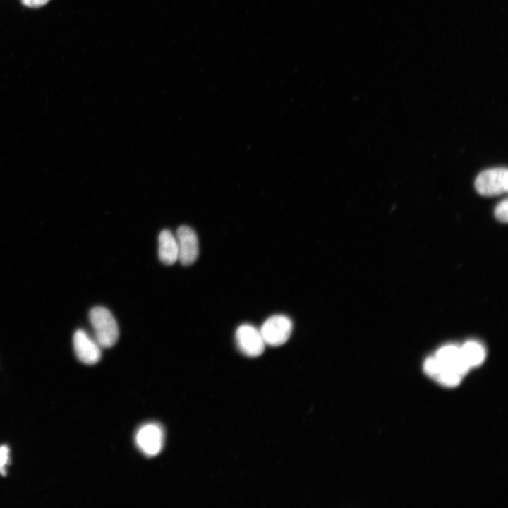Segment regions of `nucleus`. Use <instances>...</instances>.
I'll list each match as a JSON object with an SVG mask.
<instances>
[{
	"instance_id": "nucleus-1",
	"label": "nucleus",
	"mask_w": 508,
	"mask_h": 508,
	"mask_svg": "<svg viewBox=\"0 0 508 508\" xmlns=\"http://www.w3.org/2000/svg\"><path fill=\"white\" fill-rule=\"evenodd\" d=\"M89 318L98 344L103 348L113 346L118 341L119 332L111 313L104 307L96 306L90 311Z\"/></svg>"
},
{
	"instance_id": "nucleus-2",
	"label": "nucleus",
	"mask_w": 508,
	"mask_h": 508,
	"mask_svg": "<svg viewBox=\"0 0 508 508\" xmlns=\"http://www.w3.org/2000/svg\"><path fill=\"white\" fill-rule=\"evenodd\" d=\"M135 442L139 450L147 457H154L162 451L164 442L163 428L156 423L141 425L135 433Z\"/></svg>"
},
{
	"instance_id": "nucleus-3",
	"label": "nucleus",
	"mask_w": 508,
	"mask_h": 508,
	"mask_svg": "<svg viewBox=\"0 0 508 508\" xmlns=\"http://www.w3.org/2000/svg\"><path fill=\"white\" fill-rule=\"evenodd\" d=\"M477 192L484 196H495L506 193L508 189V171L499 167L485 170L475 180Z\"/></svg>"
},
{
	"instance_id": "nucleus-4",
	"label": "nucleus",
	"mask_w": 508,
	"mask_h": 508,
	"mask_svg": "<svg viewBox=\"0 0 508 508\" xmlns=\"http://www.w3.org/2000/svg\"><path fill=\"white\" fill-rule=\"evenodd\" d=\"M292 328V322L288 317L276 315L267 319L259 329L265 344L277 346L287 341Z\"/></svg>"
},
{
	"instance_id": "nucleus-5",
	"label": "nucleus",
	"mask_w": 508,
	"mask_h": 508,
	"mask_svg": "<svg viewBox=\"0 0 508 508\" xmlns=\"http://www.w3.org/2000/svg\"><path fill=\"white\" fill-rule=\"evenodd\" d=\"M235 339L238 349L248 357L260 356L265 346L260 329L249 324L240 325L236 331Z\"/></svg>"
},
{
	"instance_id": "nucleus-6",
	"label": "nucleus",
	"mask_w": 508,
	"mask_h": 508,
	"mask_svg": "<svg viewBox=\"0 0 508 508\" xmlns=\"http://www.w3.org/2000/svg\"><path fill=\"white\" fill-rule=\"evenodd\" d=\"M176 241L179 248L178 260L183 265L193 264L198 256V240L194 230L188 226L177 229Z\"/></svg>"
},
{
	"instance_id": "nucleus-7",
	"label": "nucleus",
	"mask_w": 508,
	"mask_h": 508,
	"mask_svg": "<svg viewBox=\"0 0 508 508\" xmlns=\"http://www.w3.org/2000/svg\"><path fill=\"white\" fill-rule=\"evenodd\" d=\"M73 347L78 358L85 364H95L101 358V346L83 329L75 332Z\"/></svg>"
},
{
	"instance_id": "nucleus-8",
	"label": "nucleus",
	"mask_w": 508,
	"mask_h": 508,
	"mask_svg": "<svg viewBox=\"0 0 508 508\" xmlns=\"http://www.w3.org/2000/svg\"><path fill=\"white\" fill-rule=\"evenodd\" d=\"M435 358L440 362L442 368L452 369L462 377L469 370L468 365L462 359L460 348L448 345L440 349Z\"/></svg>"
},
{
	"instance_id": "nucleus-9",
	"label": "nucleus",
	"mask_w": 508,
	"mask_h": 508,
	"mask_svg": "<svg viewBox=\"0 0 508 508\" xmlns=\"http://www.w3.org/2000/svg\"><path fill=\"white\" fill-rule=\"evenodd\" d=\"M158 253L159 260L167 265H173L179 258V248L176 237L172 233L164 229L159 236Z\"/></svg>"
},
{
	"instance_id": "nucleus-10",
	"label": "nucleus",
	"mask_w": 508,
	"mask_h": 508,
	"mask_svg": "<svg viewBox=\"0 0 508 508\" xmlns=\"http://www.w3.org/2000/svg\"><path fill=\"white\" fill-rule=\"evenodd\" d=\"M461 355L464 361L469 368L480 365L485 357L483 346L475 341H469L460 348Z\"/></svg>"
},
{
	"instance_id": "nucleus-11",
	"label": "nucleus",
	"mask_w": 508,
	"mask_h": 508,
	"mask_svg": "<svg viewBox=\"0 0 508 508\" xmlns=\"http://www.w3.org/2000/svg\"><path fill=\"white\" fill-rule=\"evenodd\" d=\"M435 378L445 386L455 387L461 382L462 376L454 370L442 368Z\"/></svg>"
},
{
	"instance_id": "nucleus-12",
	"label": "nucleus",
	"mask_w": 508,
	"mask_h": 508,
	"mask_svg": "<svg viewBox=\"0 0 508 508\" xmlns=\"http://www.w3.org/2000/svg\"><path fill=\"white\" fill-rule=\"evenodd\" d=\"M423 369L426 374L433 377H436L442 369L438 360L434 357H430L425 361Z\"/></svg>"
},
{
	"instance_id": "nucleus-13",
	"label": "nucleus",
	"mask_w": 508,
	"mask_h": 508,
	"mask_svg": "<svg viewBox=\"0 0 508 508\" xmlns=\"http://www.w3.org/2000/svg\"><path fill=\"white\" fill-rule=\"evenodd\" d=\"M507 210H508V201L507 199L500 202L495 209V217L502 222H507Z\"/></svg>"
},
{
	"instance_id": "nucleus-14",
	"label": "nucleus",
	"mask_w": 508,
	"mask_h": 508,
	"mask_svg": "<svg viewBox=\"0 0 508 508\" xmlns=\"http://www.w3.org/2000/svg\"><path fill=\"white\" fill-rule=\"evenodd\" d=\"M9 462V449L6 446L0 447V474L5 476L6 466Z\"/></svg>"
},
{
	"instance_id": "nucleus-15",
	"label": "nucleus",
	"mask_w": 508,
	"mask_h": 508,
	"mask_svg": "<svg viewBox=\"0 0 508 508\" xmlns=\"http://www.w3.org/2000/svg\"><path fill=\"white\" fill-rule=\"evenodd\" d=\"M49 0H21L23 5L30 8H38L45 5Z\"/></svg>"
}]
</instances>
